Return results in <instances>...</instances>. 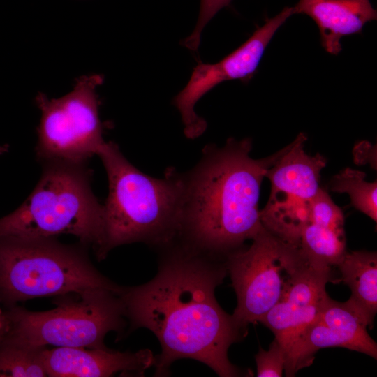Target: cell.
Here are the masks:
<instances>
[{
  "instance_id": "1",
  "label": "cell",
  "mask_w": 377,
  "mask_h": 377,
  "mask_svg": "<svg viewBox=\"0 0 377 377\" xmlns=\"http://www.w3.org/2000/svg\"><path fill=\"white\" fill-rule=\"evenodd\" d=\"M161 250L155 276L145 284L124 287L119 295L130 331L146 328L160 343L155 376H168L171 364L183 358L199 361L221 377L247 374L228 357L230 346L245 332L214 294L228 274L224 258L179 240Z\"/></svg>"
},
{
  "instance_id": "2",
  "label": "cell",
  "mask_w": 377,
  "mask_h": 377,
  "mask_svg": "<svg viewBox=\"0 0 377 377\" xmlns=\"http://www.w3.org/2000/svg\"><path fill=\"white\" fill-rule=\"evenodd\" d=\"M251 147L250 138H228L222 147L208 145L195 167L184 174L178 240L224 258L263 228L258 209L261 184L283 149L254 159Z\"/></svg>"
},
{
  "instance_id": "3",
  "label": "cell",
  "mask_w": 377,
  "mask_h": 377,
  "mask_svg": "<svg viewBox=\"0 0 377 377\" xmlns=\"http://www.w3.org/2000/svg\"><path fill=\"white\" fill-rule=\"evenodd\" d=\"M108 179L103 205V238L96 255L104 259L113 248L144 242L161 249L178 239L182 217L184 176L170 169L163 178L133 165L118 146L106 142L97 154Z\"/></svg>"
},
{
  "instance_id": "4",
  "label": "cell",
  "mask_w": 377,
  "mask_h": 377,
  "mask_svg": "<svg viewBox=\"0 0 377 377\" xmlns=\"http://www.w3.org/2000/svg\"><path fill=\"white\" fill-rule=\"evenodd\" d=\"M43 173L26 200L0 219V237H57L72 235L92 246L96 255L103 238V205L91 188L86 162L43 161Z\"/></svg>"
},
{
  "instance_id": "5",
  "label": "cell",
  "mask_w": 377,
  "mask_h": 377,
  "mask_svg": "<svg viewBox=\"0 0 377 377\" xmlns=\"http://www.w3.org/2000/svg\"><path fill=\"white\" fill-rule=\"evenodd\" d=\"M87 249L56 237H0V302L9 308L18 302L91 288L121 294L124 286L98 271Z\"/></svg>"
},
{
  "instance_id": "6",
  "label": "cell",
  "mask_w": 377,
  "mask_h": 377,
  "mask_svg": "<svg viewBox=\"0 0 377 377\" xmlns=\"http://www.w3.org/2000/svg\"><path fill=\"white\" fill-rule=\"evenodd\" d=\"M119 295L91 288L57 296L56 307L46 311L9 307L0 339L34 348H105V335L120 332L126 324Z\"/></svg>"
},
{
  "instance_id": "7",
  "label": "cell",
  "mask_w": 377,
  "mask_h": 377,
  "mask_svg": "<svg viewBox=\"0 0 377 377\" xmlns=\"http://www.w3.org/2000/svg\"><path fill=\"white\" fill-rule=\"evenodd\" d=\"M251 240L249 247L224 258L237 299L232 316L244 332L249 324L260 322L294 281L312 266L300 245L281 239L263 226Z\"/></svg>"
},
{
  "instance_id": "8",
  "label": "cell",
  "mask_w": 377,
  "mask_h": 377,
  "mask_svg": "<svg viewBox=\"0 0 377 377\" xmlns=\"http://www.w3.org/2000/svg\"><path fill=\"white\" fill-rule=\"evenodd\" d=\"M102 82L99 75H86L62 97L37 95L36 103L41 113L36 147L39 159L87 162L98 154L106 142L96 93Z\"/></svg>"
},
{
  "instance_id": "9",
  "label": "cell",
  "mask_w": 377,
  "mask_h": 377,
  "mask_svg": "<svg viewBox=\"0 0 377 377\" xmlns=\"http://www.w3.org/2000/svg\"><path fill=\"white\" fill-rule=\"evenodd\" d=\"M292 15L293 7L284 8L276 16L266 20L246 41L219 62L201 63L194 68L187 84L173 101L181 114L184 134L188 138L199 137L207 128L205 119L195 112L198 101L223 82L251 80L274 34Z\"/></svg>"
},
{
  "instance_id": "10",
  "label": "cell",
  "mask_w": 377,
  "mask_h": 377,
  "mask_svg": "<svg viewBox=\"0 0 377 377\" xmlns=\"http://www.w3.org/2000/svg\"><path fill=\"white\" fill-rule=\"evenodd\" d=\"M369 323L348 301L339 302L328 296L317 318L295 339L286 351L285 371L293 376L309 366L320 349L341 347L377 358V345L369 335Z\"/></svg>"
},
{
  "instance_id": "11",
  "label": "cell",
  "mask_w": 377,
  "mask_h": 377,
  "mask_svg": "<svg viewBox=\"0 0 377 377\" xmlns=\"http://www.w3.org/2000/svg\"><path fill=\"white\" fill-rule=\"evenodd\" d=\"M334 279L332 269L310 266L260 319V323L272 330L286 352L317 318L328 297L325 286Z\"/></svg>"
},
{
  "instance_id": "12",
  "label": "cell",
  "mask_w": 377,
  "mask_h": 377,
  "mask_svg": "<svg viewBox=\"0 0 377 377\" xmlns=\"http://www.w3.org/2000/svg\"><path fill=\"white\" fill-rule=\"evenodd\" d=\"M41 357L47 376L52 377H108L119 372L143 376L155 360L149 349L133 353L108 348H43Z\"/></svg>"
},
{
  "instance_id": "13",
  "label": "cell",
  "mask_w": 377,
  "mask_h": 377,
  "mask_svg": "<svg viewBox=\"0 0 377 377\" xmlns=\"http://www.w3.org/2000/svg\"><path fill=\"white\" fill-rule=\"evenodd\" d=\"M293 14L309 16L318 26L322 47L335 55L342 50L343 37L361 33L377 18L370 0H299Z\"/></svg>"
},
{
  "instance_id": "14",
  "label": "cell",
  "mask_w": 377,
  "mask_h": 377,
  "mask_svg": "<svg viewBox=\"0 0 377 377\" xmlns=\"http://www.w3.org/2000/svg\"><path fill=\"white\" fill-rule=\"evenodd\" d=\"M307 138L300 133L283 148L281 154L265 172L271 193H281L310 200L320 190V172L327 163L320 154L311 156L304 149Z\"/></svg>"
},
{
  "instance_id": "15",
  "label": "cell",
  "mask_w": 377,
  "mask_h": 377,
  "mask_svg": "<svg viewBox=\"0 0 377 377\" xmlns=\"http://www.w3.org/2000/svg\"><path fill=\"white\" fill-rule=\"evenodd\" d=\"M348 285L351 304L372 325L377 312V254L368 251L346 252L337 265Z\"/></svg>"
},
{
  "instance_id": "16",
  "label": "cell",
  "mask_w": 377,
  "mask_h": 377,
  "mask_svg": "<svg viewBox=\"0 0 377 377\" xmlns=\"http://www.w3.org/2000/svg\"><path fill=\"white\" fill-rule=\"evenodd\" d=\"M309 200L281 193H270L260 211L263 226L281 239L300 245L302 232L309 221Z\"/></svg>"
},
{
  "instance_id": "17",
  "label": "cell",
  "mask_w": 377,
  "mask_h": 377,
  "mask_svg": "<svg viewBox=\"0 0 377 377\" xmlns=\"http://www.w3.org/2000/svg\"><path fill=\"white\" fill-rule=\"evenodd\" d=\"M300 246L312 266L332 269L346 253L344 230L309 223L302 232Z\"/></svg>"
},
{
  "instance_id": "18",
  "label": "cell",
  "mask_w": 377,
  "mask_h": 377,
  "mask_svg": "<svg viewBox=\"0 0 377 377\" xmlns=\"http://www.w3.org/2000/svg\"><path fill=\"white\" fill-rule=\"evenodd\" d=\"M364 172L346 168L332 177L329 189L332 192L347 193L352 205L377 221V183L365 179Z\"/></svg>"
},
{
  "instance_id": "19",
  "label": "cell",
  "mask_w": 377,
  "mask_h": 377,
  "mask_svg": "<svg viewBox=\"0 0 377 377\" xmlns=\"http://www.w3.org/2000/svg\"><path fill=\"white\" fill-rule=\"evenodd\" d=\"M34 348L0 339V377H44L41 351Z\"/></svg>"
},
{
  "instance_id": "20",
  "label": "cell",
  "mask_w": 377,
  "mask_h": 377,
  "mask_svg": "<svg viewBox=\"0 0 377 377\" xmlns=\"http://www.w3.org/2000/svg\"><path fill=\"white\" fill-rule=\"evenodd\" d=\"M310 223L334 230H343L344 216L330 195L322 188L309 200Z\"/></svg>"
},
{
  "instance_id": "21",
  "label": "cell",
  "mask_w": 377,
  "mask_h": 377,
  "mask_svg": "<svg viewBox=\"0 0 377 377\" xmlns=\"http://www.w3.org/2000/svg\"><path fill=\"white\" fill-rule=\"evenodd\" d=\"M255 359L257 376H282L286 363V353L284 348L276 339H274L268 350L260 347Z\"/></svg>"
},
{
  "instance_id": "22",
  "label": "cell",
  "mask_w": 377,
  "mask_h": 377,
  "mask_svg": "<svg viewBox=\"0 0 377 377\" xmlns=\"http://www.w3.org/2000/svg\"><path fill=\"white\" fill-rule=\"evenodd\" d=\"M232 0H200L198 22L193 33L186 38L182 44L192 51H197L204 27L223 8L228 6Z\"/></svg>"
},
{
  "instance_id": "23",
  "label": "cell",
  "mask_w": 377,
  "mask_h": 377,
  "mask_svg": "<svg viewBox=\"0 0 377 377\" xmlns=\"http://www.w3.org/2000/svg\"><path fill=\"white\" fill-rule=\"evenodd\" d=\"M353 154L356 164L369 163L374 169H376V145L367 141H361L355 145Z\"/></svg>"
},
{
  "instance_id": "24",
  "label": "cell",
  "mask_w": 377,
  "mask_h": 377,
  "mask_svg": "<svg viewBox=\"0 0 377 377\" xmlns=\"http://www.w3.org/2000/svg\"><path fill=\"white\" fill-rule=\"evenodd\" d=\"M6 327V319L4 316V312L0 309V337L4 332Z\"/></svg>"
},
{
  "instance_id": "25",
  "label": "cell",
  "mask_w": 377,
  "mask_h": 377,
  "mask_svg": "<svg viewBox=\"0 0 377 377\" xmlns=\"http://www.w3.org/2000/svg\"><path fill=\"white\" fill-rule=\"evenodd\" d=\"M8 151V145H0V155H2L6 153Z\"/></svg>"
}]
</instances>
